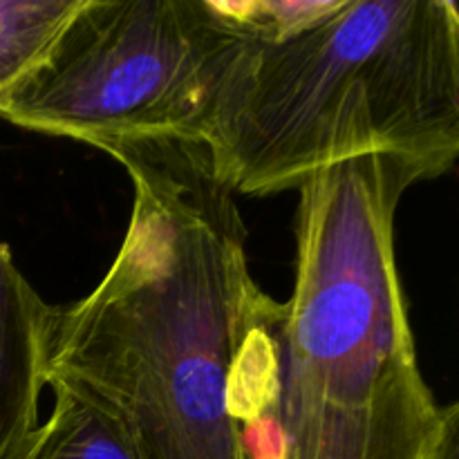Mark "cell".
Returning <instances> with one entry per match:
<instances>
[{"mask_svg":"<svg viewBox=\"0 0 459 459\" xmlns=\"http://www.w3.org/2000/svg\"><path fill=\"white\" fill-rule=\"evenodd\" d=\"M54 406L22 459H142L124 426L65 381H48Z\"/></svg>","mask_w":459,"mask_h":459,"instance_id":"cell-6","label":"cell"},{"mask_svg":"<svg viewBox=\"0 0 459 459\" xmlns=\"http://www.w3.org/2000/svg\"><path fill=\"white\" fill-rule=\"evenodd\" d=\"M242 40L220 0H83L0 117L106 152L157 139L202 143Z\"/></svg>","mask_w":459,"mask_h":459,"instance_id":"cell-4","label":"cell"},{"mask_svg":"<svg viewBox=\"0 0 459 459\" xmlns=\"http://www.w3.org/2000/svg\"><path fill=\"white\" fill-rule=\"evenodd\" d=\"M83 0H0V106L45 61Z\"/></svg>","mask_w":459,"mask_h":459,"instance_id":"cell-7","label":"cell"},{"mask_svg":"<svg viewBox=\"0 0 459 459\" xmlns=\"http://www.w3.org/2000/svg\"><path fill=\"white\" fill-rule=\"evenodd\" d=\"M430 459H459V415L453 417L442 442Z\"/></svg>","mask_w":459,"mask_h":459,"instance_id":"cell-9","label":"cell"},{"mask_svg":"<svg viewBox=\"0 0 459 459\" xmlns=\"http://www.w3.org/2000/svg\"><path fill=\"white\" fill-rule=\"evenodd\" d=\"M424 179L368 155L299 188L273 459H430L459 415L421 375L394 255L399 202Z\"/></svg>","mask_w":459,"mask_h":459,"instance_id":"cell-3","label":"cell"},{"mask_svg":"<svg viewBox=\"0 0 459 459\" xmlns=\"http://www.w3.org/2000/svg\"><path fill=\"white\" fill-rule=\"evenodd\" d=\"M202 146L215 178L247 195L300 188L368 155L439 178L459 155L457 4L341 0L285 39H245Z\"/></svg>","mask_w":459,"mask_h":459,"instance_id":"cell-2","label":"cell"},{"mask_svg":"<svg viewBox=\"0 0 459 459\" xmlns=\"http://www.w3.org/2000/svg\"><path fill=\"white\" fill-rule=\"evenodd\" d=\"M341 0H220L236 30L254 43H273L321 21Z\"/></svg>","mask_w":459,"mask_h":459,"instance_id":"cell-8","label":"cell"},{"mask_svg":"<svg viewBox=\"0 0 459 459\" xmlns=\"http://www.w3.org/2000/svg\"><path fill=\"white\" fill-rule=\"evenodd\" d=\"M133 182L99 285L52 307L48 381L101 403L142 459H272L285 303L249 272L245 224L202 143L108 151Z\"/></svg>","mask_w":459,"mask_h":459,"instance_id":"cell-1","label":"cell"},{"mask_svg":"<svg viewBox=\"0 0 459 459\" xmlns=\"http://www.w3.org/2000/svg\"><path fill=\"white\" fill-rule=\"evenodd\" d=\"M49 312L0 240V459H22L40 426Z\"/></svg>","mask_w":459,"mask_h":459,"instance_id":"cell-5","label":"cell"}]
</instances>
